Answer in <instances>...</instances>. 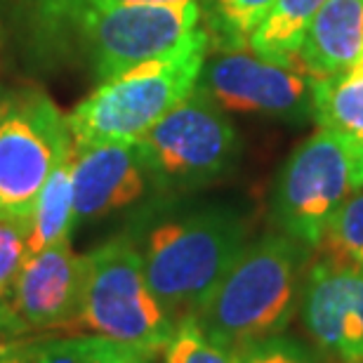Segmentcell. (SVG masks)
<instances>
[{
  "instance_id": "obj_1",
  "label": "cell",
  "mask_w": 363,
  "mask_h": 363,
  "mask_svg": "<svg viewBox=\"0 0 363 363\" xmlns=\"http://www.w3.org/2000/svg\"><path fill=\"white\" fill-rule=\"evenodd\" d=\"M158 210L125 231L142 255L144 276L175 325L194 318L245 250L250 224L229 206Z\"/></svg>"
},
{
  "instance_id": "obj_2",
  "label": "cell",
  "mask_w": 363,
  "mask_h": 363,
  "mask_svg": "<svg viewBox=\"0 0 363 363\" xmlns=\"http://www.w3.org/2000/svg\"><path fill=\"white\" fill-rule=\"evenodd\" d=\"M314 250L283 231L259 236L196 311L199 328L229 350L281 335L297 316Z\"/></svg>"
},
{
  "instance_id": "obj_3",
  "label": "cell",
  "mask_w": 363,
  "mask_h": 363,
  "mask_svg": "<svg viewBox=\"0 0 363 363\" xmlns=\"http://www.w3.org/2000/svg\"><path fill=\"white\" fill-rule=\"evenodd\" d=\"M40 50L81 55L99 83L142 67L210 50L199 0L90 7L64 24Z\"/></svg>"
},
{
  "instance_id": "obj_4",
  "label": "cell",
  "mask_w": 363,
  "mask_h": 363,
  "mask_svg": "<svg viewBox=\"0 0 363 363\" xmlns=\"http://www.w3.org/2000/svg\"><path fill=\"white\" fill-rule=\"evenodd\" d=\"M135 147L151 191L163 201H175L227 177L241 158L234 123L201 88L165 113Z\"/></svg>"
},
{
  "instance_id": "obj_5",
  "label": "cell",
  "mask_w": 363,
  "mask_h": 363,
  "mask_svg": "<svg viewBox=\"0 0 363 363\" xmlns=\"http://www.w3.org/2000/svg\"><path fill=\"white\" fill-rule=\"evenodd\" d=\"M78 328L116 342L163 354L175 330L144 276L142 255L128 234L83 255V300Z\"/></svg>"
},
{
  "instance_id": "obj_6",
  "label": "cell",
  "mask_w": 363,
  "mask_h": 363,
  "mask_svg": "<svg viewBox=\"0 0 363 363\" xmlns=\"http://www.w3.org/2000/svg\"><path fill=\"white\" fill-rule=\"evenodd\" d=\"M206 52L151 62L104 81L67 116L74 147L137 142L196 90Z\"/></svg>"
},
{
  "instance_id": "obj_7",
  "label": "cell",
  "mask_w": 363,
  "mask_h": 363,
  "mask_svg": "<svg viewBox=\"0 0 363 363\" xmlns=\"http://www.w3.org/2000/svg\"><path fill=\"white\" fill-rule=\"evenodd\" d=\"M71 149L67 116L43 90L0 99V220H31L43 184Z\"/></svg>"
},
{
  "instance_id": "obj_8",
  "label": "cell",
  "mask_w": 363,
  "mask_h": 363,
  "mask_svg": "<svg viewBox=\"0 0 363 363\" xmlns=\"http://www.w3.org/2000/svg\"><path fill=\"white\" fill-rule=\"evenodd\" d=\"M357 191L345 144L318 128L288 156L272 191L276 229L316 252L337 208Z\"/></svg>"
},
{
  "instance_id": "obj_9",
  "label": "cell",
  "mask_w": 363,
  "mask_h": 363,
  "mask_svg": "<svg viewBox=\"0 0 363 363\" xmlns=\"http://www.w3.org/2000/svg\"><path fill=\"white\" fill-rule=\"evenodd\" d=\"M196 88L224 111L304 123L314 118V78L300 62H269L245 50L206 57Z\"/></svg>"
},
{
  "instance_id": "obj_10",
  "label": "cell",
  "mask_w": 363,
  "mask_h": 363,
  "mask_svg": "<svg viewBox=\"0 0 363 363\" xmlns=\"http://www.w3.org/2000/svg\"><path fill=\"white\" fill-rule=\"evenodd\" d=\"M297 316L328 363H363V269L314 255Z\"/></svg>"
},
{
  "instance_id": "obj_11",
  "label": "cell",
  "mask_w": 363,
  "mask_h": 363,
  "mask_svg": "<svg viewBox=\"0 0 363 363\" xmlns=\"http://www.w3.org/2000/svg\"><path fill=\"white\" fill-rule=\"evenodd\" d=\"M71 182L74 229L135 206L151 191L135 142H99L74 147Z\"/></svg>"
},
{
  "instance_id": "obj_12",
  "label": "cell",
  "mask_w": 363,
  "mask_h": 363,
  "mask_svg": "<svg viewBox=\"0 0 363 363\" xmlns=\"http://www.w3.org/2000/svg\"><path fill=\"white\" fill-rule=\"evenodd\" d=\"M83 300V255L69 241L52 243L26 259L10 302L28 333L78 328Z\"/></svg>"
},
{
  "instance_id": "obj_13",
  "label": "cell",
  "mask_w": 363,
  "mask_h": 363,
  "mask_svg": "<svg viewBox=\"0 0 363 363\" xmlns=\"http://www.w3.org/2000/svg\"><path fill=\"white\" fill-rule=\"evenodd\" d=\"M363 50V0H325L304 31L297 62L314 81L347 74Z\"/></svg>"
},
{
  "instance_id": "obj_14",
  "label": "cell",
  "mask_w": 363,
  "mask_h": 363,
  "mask_svg": "<svg viewBox=\"0 0 363 363\" xmlns=\"http://www.w3.org/2000/svg\"><path fill=\"white\" fill-rule=\"evenodd\" d=\"M314 121L350 151L354 186H363V78L314 81Z\"/></svg>"
},
{
  "instance_id": "obj_15",
  "label": "cell",
  "mask_w": 363,
  "mask_h": 363,
  "mask_svg": "<svg viewBox=\"0 0 363 363\" xmlns=\"http://www.w3.org/2000/svg\"><path fill=\"white\" fill-rule=\"evenodd\" d=\"M158 354L116 342L97 333L28 335L21 363H156Z\"/></svg>"
},
{
  "instance_id": "obj_16",
  "label": "cell",
  "mask_w": 363,
  "mask_h": 363,
  "mask_svg": "<svg viewBox=\"0 0 363 363\" xmlns=\"http://www.w3.org/2000/svg\"><path fill=\"white\" fill-rule=\"evenodd\" d=\"M325 0H274L262 24L250 35L248 48L269 62H297L304 31Z\"/></svg>"
},
{
  "instance_id": "obj_17",
  "label": "cell",
  "mask_w": 363,
  "mask_h": 363,
  "mask_svg": "<svg viewBox=\"0 0 363 363\" xmlns=\"http://www.w3.org/2000/svg\"><path fill=\"white\" fill-rule=\"evenodd\" d=\"M74 154V149H71ZM71 154L50 172L35 199L28 231L31 255L60 241H69L74 231V182H71Z\"/></svg>"
},
{
  "instance_id": "obj_18",
  "label": "cell",
  "mask_w": 363,
  "mask_h": 363,
  "mask_svg": "<svg viewBox=\"0 0 363 363\" xmlns=\"http://www.w3.org/2000/svg\"><path fill=\"white\" fill-rule=\"evenodd\" d=\"M210 48L245 50L274 0H199Z\"/></svg>"
},
{
  "instance_id": "obj_19",
  "label": "cell",
  "mask_w": 363,
  "mask_h": 363,
  "mask_svg": "<svg viewBox=\"0 0 363 363\" xmlns=\"http://www.w3.org/2000/svg\"><path fill=\"white\" fill-rule=\"evenodd\" d=\"M19 17L26 24L28 38L38 50L69 24L76 14L90 7H113V5H135V3H184V0H17Z\"/></svg>"
},
{
  "instance_id": "obj_20",
  "label": "cell",
  "mask_w": 363,
  "mask_h": 363,
  "mask_svg": "<svg viewBox=\"0 0 363 363\" xmlns=\"http://www.w3.org/2000/svg\"><path fill=\"white\" fill-rule=\"evenodd\" d=\"M314 255L363 269V186L337 208Z\"/></svg>"
},
{
  "instance_id": "obj_21",
  "label": "cell",
  "mask_w": 363,
  "mask_h": 363,
  "mask_svg": "<svg viewBox=\"0 0 363 363\" xmlns=\"http://www.w3.org/2000/svg\"><path fill=\"white\" fill-rule=\"evenodd\" d=\"M163 363H238L236 350H229L199 328L194 318L175 325L163 350Z\"/></svg>"
},
{
  "instance_id": "obj_22",
  "label": "cell",
  "mask_w": 363,
  "mask_h": 363,
  "mask_svg": "<svg viewBox=\"0 0 363 363\" xmlns=\"http://www.w3.org/2000/svg\"><path fill=\"white\" fill-rule=\"evenodd\" d=\"M238 363H328L309 342L293 335H272L236 350Z\"/></svg>"
},
{
  "instance_id": "obj_23",
  "label": "cell",
  "mask_w": 363,
  "mask_h": 363,
  "mask_svg": "<svg viewBox=\"0 0 363 363\" xmlns=\"http://www.w3.org/2000/svg\"><path fill=\"white\" fill-rule=\"evenodd\" d=\"M31 220H0V297L10 300L26 259L31 257L28 248Z\"/></svg>"
},
{
  "instance_id": "obj_24",
  "label": "cell",
  "mask_w": 363,
  "mask_h": 363,
  "mask_svg": "<svg viewBox=\"0 0 363 363\" xmlns=\"http://www.w3.org/2000/svg\"><path fill=\"white\" fill-rule=\"evenodd\" d=\"M24 335H31V333H28L24 321H21L19 314L14 311L12 302L10 300H3V297H0V340L24 337Z\"/></svg>"
},
{
  "instance_id": "obj_25",
  "label": "cell",
  "mask_w": 363,
  "mask_h": 363,
  "mask_svg": "<svg viewBox=\"0 0 363 363\" xmlns=\"http://www.w3.org/2000/svg\"><path fill=\"white\" fill-rule=\"evenodd\" d=\"M26 337H7L0 340V363H21L24 357V347H26Z\"/></svg>"
},
{
  "instance_id": "obj_26",
  "label": "cell",
  "mask_w": 363,
  "mask_h": 363,
  "mask_svg": "<svg viewBox=\"0 0 363 363\" xmlns=\"http://www.w3.org/2000/svg\"><path fill=\"white\" fill-rule=\"evenodd\" d=\"M342 76H352V78H363V50H361V55H359V60L354 62V67L347 71V74Z\"/></svg>"
}]
</instances>
